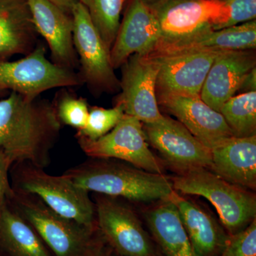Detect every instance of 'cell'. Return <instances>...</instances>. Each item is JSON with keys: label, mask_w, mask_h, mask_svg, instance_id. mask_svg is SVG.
Wrapping results in <instances>:
<instances>
[{"label": "cell", "mask_w": 256, "mask_h": 256, "mask_svg": "<svg viewBox=\"0 0 256 256\" xmlns=\"http://www.w3.org/2000/svg\"><path fill=\"white\" fill-rule=\"evenodd\" d=\"M159 106L174 116L210 150L222 140L234 136L222 114L205 104L200 97L172 96L160 102Z\"/></svg>", "instance_id": "ac0fdd59"}, {"label": "cell", "mask_w": 256, "mask_h": 256, "mask_svg": "<svg viewBox=\"0 0 256 256\" xmlns=\"http://www.w3.org/2000/svg\"><path fill=\"white\" fill-rule=\"evenodd\" d=\"M75 137L88 158L121 160L144 171L164 174V166L150 149L142 122L132 116L124 114L112 130L96 140Z\"/></svg>", "instance_id": "9c48e42d"}, {"label": "cell", "mask_w": 256, "mask_h": 256, "mask_svg": "<svg viewBox=\"0 0 256 256\" xmlns=\"http://www.w3.org/2000/svg\"><path fill=\"white\" fill-rule=\"evenodd\" d=\"M120 90L114 100L124 114L139 120L143 124L159 120L163 114L156 97V82L159 64L150 56L134 54L120 67Z\"/></svg>", "instance_id": "30bf717a"}, {"label": "cell", "mask_w": 256, "mask_h": 256, "mask_svg": "<svg viewBox=\"0 0 256 256\" xmlns=\"http://www.w3.org/2000/svg\"><path fill=\"white\" fill-rule=\"evenodd\" d=\"M73 40L78 56L79 76L95 96L116 94L120 82L111 64L110 50L92 24L86 8L80 2L72 10Z\"/></svg>", "instance_id": "52a82bcc"}, {"label": "cell", "mask_w": 256, "mask_h": 256, "mask_svg": "<svg viewBox=\"0 0 256 256\" xmlns=\"http://www.w3.org/2000/svg\"><path fill=\"white\" fill-rule=\"evenodd\" d=\"M220 256H256V218L240 232L229 235Z\"/></svg>", "instance_id": "83f0119b"}, {"label": "cell", "mask_w": 256, "mask_h": 256, "mask_svg": "<svg viewBox=\"0 0 256 256\" xmlns=\"http://www.w3.org/2000/svg\"><path fill=\"white\" fill-rule=\"evenodd\" d=\"M170 180L178 193L206 198L215 207L229 235L240 232L256 218V195L226 181L210 169L185 170Z\"/></svg>", "instance_id": "3957f363"}, {"label": "cell", "mask_w": 256, "mask_h": 256, "mask_svg": "<svg viewBox=\"0 0 256 256\" xmlns=\"http://www.w3.org/2000/svg\"><path fill=\"white\" fill-rule=\"evenodd\" d=\"M64 176L92 193L136 203L169 200L174 190L170 178L110 158H90L67 170Z\"/></svg>", "instance_id": "7a4b0ae2"}, {"label": "cell", "mask_w": 256, "mask_h": 256, "mask_svg": "<svg viewBox=\"0 0 256 256\" xmlns=\"http://www.w3.org/2000/svg\"><path fill=\"white\" fill-rule=\"evenodd\" d=\"M152 238L162 256H196L176 206L170 200L156 202L144 212Z\"/></svg>", "instance_id": "7402d4cb"}, {"label": "cell", "mask_w": 256, "mask_h": 256, "mask_svg": "<svg viewBox=\"0 0 256 256\" xmlns=\"http://www.w3.org/2000/svg\"><path fill=\"white\" fill-rule=\"evenodd\" d=\"M256 48V21L222 28L206 30L176 38H160L149 56H168L206 50H246Z\"/></svg>", "instance_id": "2e32d148"}, {"label": "cell", "mask_w": 256, "mask_h": 256, "mask_svg": "<svg viewBox=\"0 0 256 256\" xmlns=\"http://www.w3.org/2000/svg\"><path fill=\"white\" fill-rule=\"evenodd\" d=\"M0 248L10 256H50L40 236L8 200L0 204Z\"/></svg>", "instance_id": "603a6c76"}, {"label": "cell", "mask_w": 256, "mask_h": 256, "mask_svg": "<svg viewBox=\"0 0 256 256\" xmlns=\"http://www.w3.org/2000/svg\"><path fill=\"white\" fill-rule=\"evenodd\" d=\"M112 254L114 252L112 248L102 238L98 232V234L86 256H112Z\"/></svg>", "instance_id": "4dcf8cb0"}, {"label": "cell", "mask_w": 256, "mask_h": 256, "mask_svg": "<svg viewBox=\"0 0 256 256\" xmlns=\"http://www.w3.org/2000/svg\"><path fill=\"white\" fill-rule=\"evenodd\" d=\"M151 9L159 22L162 38L222 30L229 16L223 0H168Z\"/></svg>", "instance_id": "7c38bea8"}, {"label": "cell", "mask_w": 256, "mask_h": 256, "mask_svg": "<svg viewBox=\"0 0 256 256\" xmlns=\"http://www.w3.org/2000/svg\"><path fill=\"white\" fill-rule=\"evenodd\" d=\"M210 151L214 173L240 188L256 190V136L225 138Z\"/></svg>", "instance_id": "d6986e66"}, {"label": "cell", "mask_w": 256, "mask_h": 256, "mask_svg": "<svg viewBox=\"0 0 256 256\" xmlns=\"http://www.w3.org/2000/svg\"><path fill=\"white\" fill-rule=\"evenodd\" d=\"M223 2L229 13L228 20L224 28L256 20V0H223Z\"/></svg>", "instance_id": "f1b7e54d"}, {"label": "cell", "mask_w": 256, "mask_h": 256, "mask_svg": "<svg viewBox=\"0 0 256 256\" xmlns=\"http://www.w3.org/2000/svg\"><path fill=\"white\" fill-rule=\"evenodd\" d=\"M8 202L55 256H86L98 230L62 216L35 195L12 188Z\"/></svg>", "instance_id": "5b68a950"}, {"label": "cell", "mask_w": 256, "mask_h": 256, "mask_svg": "<svg viewBox=\"0 0 256 256\" xmlns=\"http://www.w3.org/2000/svg\"><path fill=\"white\" fill-rule=\"evenodd\" d=\"M256 50H224L217 56L202 86L200 98L216 111L238 92L246 76L256 68Z\"/></svg>", "instance_id": "e0dca14e"}, {"label": "cell", "mask_w": 256, "mask_h": 256, "mask_svg": "<svg viewBox=\"0 0 256 256\" xmlns=\"http://www.w3.org/2000/svg\"><path fill=\"white\" fill-rule=\"evenodd\" d=\"M52 104L62 126H70L77 131L85 127L90 107L86 99L64 88L57 92Z\"/></svg>", "instance_id": "484cf974"}, {"label": "cell", "mask_w": 256, "mask_h": 256, "mask_svg": "<svg viewBox=\"0 0 256 256\" xmlns=\"http://www.w3.org/2000/svg\"><path fill=\"white\" fill-rule=\"evenodd\" d=\"M48 1L69 14H72V10L74 6L79 2V0H48Z\"/></svg>", "instance_id": "d6a6232c"}, {"label": "cell", "mask_w": 256, "mask_h": 256, "mask_svg": "<svg viewBox=\"0 0 256 256\" xmlns=\"http://www.w3.org/2000/svg\"><path fill=\"white\" fill-rule=\"evenodd\" d=\"M166 1H168V0H144V2L150 8H154V6H158V5Z\"/></svg>", "instance_id": "836d02e7"}, {"label": "cell", "mask_w": 256, "mask_h": 256, "mask_svg": "<svg viewBox=\"0 0 256 256\" xmlns=\"http://www.w3.org/2000/svg\"><path fill=\"white\" fill-rule=\"evenodd\" d=\"M220 112L234 137L256 136V92L233 96L222 106Z\"/></svg>", "instance_id": "cb8c5ba5"}, {"label": "cell", "mask_w": 256, "mask_h": 256, "mask_svg": "<svg viewBox=\"0 0 256 256\" xmlns=\"http://www.w3.org/2000/svg\"><path fill=\"white\" fill-rule=\"evenodd\" d=\"M12 188L38 196L62 216L96 228V208L86 191L64 176L48 174L30 163H14L10 169Z\"/></svg>", "instance_id": "277c9868"}, {"label": "cell", "mask_w": 256, "mask_h": 256, "mask_svg": "<svg viewBox=\"0 0 256 256\" xmlns=\"http://www.w3.org/2000/svg\"><path fill=\"white\" fill-rule=\"evenodd\" d=\"M124 116V109L120 106L108 109L90 106L86 124L82 130L77 131L75 136L96 140L112 130Z\"/></svg>", "instance_id": "4316f807"}, {"label": "cell", "mask_w": 256, "mask_h": 256, "mask_svg": "<svg viewBox=\"0 0 256 256\" xmlns=\"http://www.w3.org/2000/svg\"><path fill=\"white\" fill-rule=\"evenodd\" d=\"M170 201L178 208L196 256H220L229 234L206 210L174 191Z\"/></svg>", "instance_id": "ffe728a7"}, {"label": "cell", "mask_w": 256, "mask_h": 256, "mask_svg": "<svg viewBox=\"0 0 256 256\" xmlns=\"http://www.w3.org/2000/svg\"><path fill=\"white\" fill-rule=\"evenodd\" d=\"M60 128L53 104L46 99L11 92L0 100V149L13 163L46 168Z\"/></svg>", "instance_id": "6da1fadb"}, {"label": "cell", "mask_w": 256, "mask_h": 256, "mask_svg": "<svg viewBox=\"0 0 256 256\" xmlns=\"http://www.w3.org/2000/svg\"><path fill=\"white\" fill-rule=\"evenodd\" d=\"M238 92H256V68H254L246 76L242 82Z\"/></svg>", "instance_id": "1f68e13d"}, {"label": "cell", "mask_w": 256, "mask_h": 256, "mask_svg": "<svg viewBox=\"0 0 256 256\" xmlns=\"http://www.w3.org/2000/svg\"><path fill=\"white\" fill-rule=\"evenodd\" d=\"M222 52L206 50L168 56H150L159 64L156 82L158 104L172 96L200 97L208 70Z\"/></svg>", "instance_id": "4fadbf2b"}, {"label": "cell", "mask_w": 256, "mask_h": 256, "mask_svg": "<svg viewBox=\"0 0 256 256\" xmlns=\"http://www.w3.org/2000/svg\"><path fill=\"white\" fill-rule=\"evenodd\" d=\"M84 85L76 70L62 68L46 57V48L40 42L30 54L13 62L0 60V88L30 98L56 88Z\"/></svg>", "instance_id": "ba28073f"}, {"label": "cell", "mask_w": 256, "mask_h": 256, "mask_svg": "<svg viewBox=\"0 0 256 256\" xmlns=\"http://www.w3.org/2000/svg\"><path fill=\"white\" fill-rule=\"evenodd\" d=\"M32 20L38 35L46 42L52 62L62 68L78 69L73 40L74 18L48 0H28Z\"/></svg>", "instance_id": "9a60e30c"}, {"label": "cell", "mask_w": 256, "mask_h": 256, "mask_svg": "<svg viewBox=\"0 0 256 256\" xmlns=\"http://www.w3.org/2000/svg\"><path fill=\"white\" fill-rule=\"evenodd\" d=\"M96 225L120 256H160L136 212L121 198L94 193Z\"/></svg>", "instance_id": "8992f818"}, {"label": "cell", "mask_w": 256, "mask_h": 256, "mask_svg": "<svg viewBox=\"0 0 256 256\" xmlns=\"http://www.w3.org/2000/svg\"><path fill=\"white\" fill-rule=\"evenodd\" d=\"M124 9L110 50L114 69L120 68L131 56L150 54L162 36L156 15L144 0H126Z\"/></svg>", "instance_id": "5bb4252c"}, {"label": "cell", "mask_w": 256, "mask_h": 256, "mask_svg": "<svg viewBox=\"0 0 256 256\" xmlns=\"http://www.w3.org/2000/svg\"><path fill=\"white\" fill-rule=\"evenodd\" d=\"M13 164L6 153L0 149V204L8 201L12 194L10 172Z\"/></svg>", "instance_id": "f546056e"}, {"label": "cell", "mask_w": 256, "mask_h": 256, "mask_svg": "<svg viewBox=\"0 0 256 256\" xmlns=\"http://www.w3.org/2000/svg\"><path fill=\"white\" fill-rule=\"evenodd\" d=\"M146 140L176 172L212 168V151L181 122L164 116L156 122L143 124Z\"/></svg>", "instance_id": "8fae6325"}, {"label": "cell", "mask_w": 256, "mask_h": 256, "mask_svg": "<svg viewBox=\"0 0 256 256\" xmlns=\"http://www.w3.org/2000/svg\"><path fill=\"white\" fill-rule=\"evenodd\" d=\"M126 0H79L86 8L92 24L110 50L120 23Z\"/></svg>", "instance_id": "d4e9b609"}, {"label": "cell", "mask_w": 256, "mask_h": 256, "mask_svg": "<svg viewBox=\"0 0 256 256\" xmlns=\"http://www.w3.org/2000/svg\"><path fill=\"white\" fill-rule=\"evenodd\" d=\"M6 90H3V89L0 88V96L2 95Z\"/></svg>", "instance_id": "e575fe53"}, {"label": "cell", "mask_w": 256, "mask_h": 256, "mask_svg": "<svg viewBox=\"0 0 256 256\" xmlns=\"http://www.w3.org/2000/svg\"><path fill=\"white\" fill-rule=\"evenodd\" d=\"M38 37L28 0H0V60L30 54Z\"/></svg>", "instance_id": "44dd1931"}, {"label": "cell", "mask_w": 256, "mask_h": 256, "mask_svg": "<svg viewBox=\"0 0 256 256\" xmlns=\"http://www.w3.org/2000/svg\"><path fill=\"white\" fill-rule=\"evenodd\" d=\"M112 256H118V255H116H116H114V254H112Z\"/></svg>", "instance_id": "d590c367"}]
</instances>
